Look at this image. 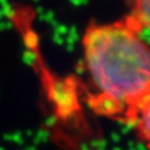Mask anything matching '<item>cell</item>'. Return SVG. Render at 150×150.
<instances>
[{"mask_svg":"<svg viewBox=\"0 0 150 150\" xmlns=\"http://www.w3.org/2000/svg\"><path fill=\"white\" fill-rule=\"evenodd\" d=\"M70 1L73 4V5H76V6H79V5H83L85 4L88 0H70Z\"/></svg>","mask_w":150,"mask_h":150,"instance_id":"277c9868","label":"cell"},{"mask_svg":"<svg viewBox=\"0 0 150 150\" xmlns=\"http://www.w3.org/2000/svg\"><path fill=\"white\" fill-rule=\"evenodd\" d=\"M128 18L142 31L150 32V0H130Z\"/></svg>","mask_w":150,"mask_h":150,"instance_id":"7a4b0ae2","label":"cell"},{"mask_svg":"<svg viewBox=\"0 0 150 150\" xmlns=\"http://www.w3.org/2000/svg\"><path fill=\"white\" fill-rule=\"evenodd\" d=\"M131 127L138 139L150 148V98L138 110Z\"/></svg>","mask_w":150,"mask_h":150,"instance_id":"3957f363","label":"cell"},{"mask_svg":"<svg viewBox=\"0 0 150 150\" xmlns=\"http://www.w3.org/2000/svg\"><path fill=\"white\" fill-rule=\"evenodd\" d=\"M82 66L90 108L131 125L150 98V45L142 31L128 17L91 26L83 38Z\"/></svg>","mask_w":150,"mask_h":150,"instance_id":"6da1fadb","label":"cell"},{"mask_svg":"<svg viewBox=\"0 0 150 150\" xmlns=\"http://www.w3.org/2000/svg\"><path fill=\"white\" fill-rule=\"evenodd\" d=\"M33 1H35V3H37V1H39V0H33Z\"/></svg>","mask_w":150,"mask_h":150,"instance_id":"8992f818","label":"cell"},{"mask_svg":"<svg viewBox=\"0 0 150 150\" xmlns=\"http://www.w3.org/2000/svg\"><path fill=\"white\" fill-rule=\"evenodd\" d=\"M6 3H7V0H0V4H1V5L6 4Z\"/></svg>","mask_w":150,"mask_h":150,"instance_id":"5b68a950","label":"cell"}]
</instances>
